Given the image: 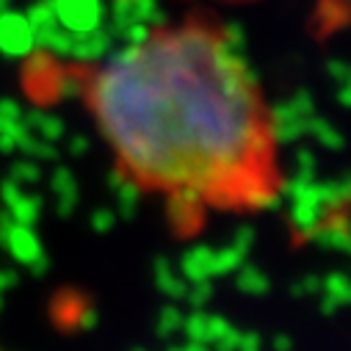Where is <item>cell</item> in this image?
I'll return each mask as SVG.
<instances>
[{
	"instance_id": "cell-16",
	"label": "cell",
	"mask_w": 351,
	"mask_h": 351,
	"mask_svg": "<svg viewBox=\"0 0 351 351\" xmlns=\"http://www.w3.org/2000/svg\"><path fill=\"white\" fill-rule=\"evenodd\" d=\"M169 351H213L210 343H202V340H189V343H180V346H171Z\"/></svg>"
},
{
	"instance_id": "cell-4",
	"label": "cell",
	"mask_w": 351,
	"mask_h": 351,
	"mask_svg": "<svg viewBox=\"0 0 351 351\" xmlns=\"http://www.w3.org/2000/svg\"><path fill=\"white\" fill-rule=\"evenodd\" d=\"M235 285H238V291H243L249 296H260L271 288L266 271H260L257 266H249V263H243V266L235 271Z\"/></svg>"
},
{
	"instance_id": "cell-7",
	"label": "cell",
	"mask_w": 351,
	"mask_h": 351,
	"mask_svg": "<svg viewBox=\"0 0 351 351\" xmlns=\"http://www.w3.org/2000/svg\"><path fill=\"white\" fill-rule=\"evenodd\" d=\"M155 274H158V282H160V288L169 293V296H186V288H189V282L180 277V274H174L171 271V263L169 260H158V266H155Z\"/></svg>"
},
{
	"instance_id": "cell-19",
	"label": "cell",
	"mask_w": 351,
	"mask_h": 351,
	"mask_svg": "<svg viewBox=\"0 0 351 351\" xmlns=\"http://www.w3.org/2000/svg\"><path fill=\"white\" fill-rule=\"evenodd\" d=\"M348 304H351V293H348Z\"/></svg>"
},
{
	"instance_id": "cell-18",
	"label": "cell",
	"mask_w": 351,
	"mask_h": 351,
	"mask_svg": "<svg viewBox=\"0 0 351 351\" xmlns=\"http://www.w3.org/2000/svg\"><path fill=\"white\" fill-rule=\"evenodd\" d=\"M241 351H263V348H260V346H257V348H241Z\"/></svg>"
},
{
	"instance_id": "cell-2",
	"label": "cell",
	"mask_w": 351,
	"mask_h": 351,
	"mask_svg": "<svg viewBox=\"0 0 351 351\" xmlns=\"http://www.w3.org/2000/svg\"><path fill=\"white\" fill-rule=\"evenodd\" d=\"M213 252L210 246H191L186 249L183 260H180V271L186 282H202V280H213Z\"/></svg>"
},
{
	"instance_id": "cell-13",
	"label": "cell",
	"mask_w": 351,
	"mask_h": 351,
	"mask_svg": "<svg viewBox=\"0 0 351 351\" xmlns=\"http://www.w3.org/2000/svg\"><path fill=\"white\" fill-rule=\"evenodd\" d=\"M238 343H241V329L230 326L221 337H216V340L210 343V348H213V351H238Z\"/></svg>"
},
{
	"instance_id": "cell-20",
	"label": "cell",
	"mask_w": 351,
	"mask_h": 351,
	"mask_svg": "<svg viewBox=\"0 0 351 351\" xmlns=\"http://www.w3.org/2000/svg\"><path fill=\"white\" fill-rule=\"evenodd\" d=\"M348 232H351V221H348Z\"/></svg>"
},
{
	"instance_id": "cell-14",
	"label": "cell",
	"mask_w": 351,
	"mask_h": 351,
	"mask_svg": "<svg viewBox=\"0 0 351 351\" xmlns=\"http://www.w3.org/2000/svg\"><path fill=\"white\" fill-rule=\"evenodd\" d=\"M254 243V227L252 224H238L235 232H232V246L241 249V252H249Z\"/></svg>"
},
{
	"instance_id": "cell-5",
	"label": "cell",
	"mask_w": 351,
	"mask_h": 351,
	"mask_svg": "<svg viewBox=\"0 0 351 351\" xmlns=\"http://www.w3.org/2000/svg\"><path fill=\"white\" fill-rule=\"evenodd\" d=\"M243 263H246V252H241V249H235V246L230 243V246L213 252V274H216V277L235 274V271L243 266Z\"/></svg>"
},
{
	"instance_id": "cell-12",
	"label": "cell",
	"mask_w": 351,
	"mask_h": 351,
	"mask_svg": "<svg viewBox=\"0 0 351 351\" xmlns=\"http://www.w3.org/2000/svg\"><path fill=\"white\" fill-rule=\"evenodd\" d=\"M291 293H293V296H315V293H321V277H315V274L299 277V280L291 285Z\"/></svg>"
},
{
	"instance_id": "cell-9",
	"label": "cell",
	"mask_w": 351,
	"mask_h": 351,
	"mask_svg": "<svg viewBox=\"0 0 351 351\" xmlns=\"http://www.w3.org/2000/svg\"><path fill=\"white\" fill-rule=\"evenodd\" d=\"M186 299H189V304H191L194 310H202L205 304H210V299H213V285H210V280L189 282V288H186Z\"/></svg>"
},
{
	"instance_id": "cell-17",
	"label": "cell",
	"mask_w": 351,
	"mask_h": 351,
	"mask_svg": "<svg viewBox=\"0 0 351 351\" xmlns=\"http://www.w3.org/2000/svg\"><path fill=\"white\" fill-rule=\"evenodd\" d=\"M274 351H293V340L288 335H277L274 337Z\"/></svg>"
},
{
	"instance_id": "cell-10",
	"label": "cell",
	"mask_w": 351,
	"mask_h": 351,
	"mask_svg": "<svg viewBox=\"0 0 351 351\" xmlns=\"http://www.w3.org/2000/svg\"><path fill=\"white\" fill-rule=\"evenodd\" d=\"M183 329H186L189 340H202V343H208V313L194 310L189 318H183Z\"/></svg>"
},
{
	"instance_id": "cell-1",
	"label": "cell",
	"mask_w": 351,
	"mask_h": 351,
	"mask_svg": "<svg viewBox=\"0 0 351 351\" xmlns=\"http://www.w3.org/2000/svg\"><path fill=\"white\" fill-rule=\"evenodd\" d=\"M39 64L86 103L117 155V183L243 205L271 199V111L238 42L213 20L155 25L103 61Z\"/></svg>"
},
{
	"instance_id": "cell-11",
	"label": "cell",
	"mask_w": 351,
	"mask_h": 351,
	"mask_svg": "<svg viewBox=\"0 0 351 351\" xmlns=\"http://www.w3.org/2000/svg\"><path fill=\"white\" fill-rule=\"evenodd\" d=\"M178 329H183V313L178 310V307H166L163 313H160V321H158V332L160 335H174Z\"/></svg>"
},
{
	"instance_id": "cell-8",
	"label": "cell",
	"mask_w": 351,
	"mask_h": 351,
	"mask_svg": "<svg viewBox=\"0 0 351 351\" xmlns=\"http://www.w3.org/2000/svg\"><path fill=\"white\" fill-rule=\"evenodd\" d=\"M324 189H326V205H329V210L348 205L351 202V174H346V178H340V180H332V183H324Z\"/></svg>"
},
{
	"instance_id": "cell-6",
	"label": "cell",
	"mask_w": 351,
	"mask_h": 351,
	"mask_svg": "<svg viewBox=\"0 0 351 351\" xmlns=\"http://www.w3.org/2000/svg\"><path fill=\"white\" fill-rule=\"evenodd\" d=\"M321 293H324V296H329V299H335V302L343 307V304H348L351 280H348L346 274H340V271H332V274L321 277Z\"/></svg>"
},
{
	"instance_id": "cell-3",
	"label": "cell",
	"mask_w": 351,
	"mask_h": 351,
	"mask_svg": "<svg viewBox=\"0 0 351 351\" xmlns=\"http://www.w3.org/2000/svg\"><path fill=\"white\" fill-rule=\"evenodd\" d=\"M310 238H313L315 243L326 246V249H337V252H346L351 232H348V224H346V221H332V224L321 221V224H318V227L310 232Z\"/></svg>"
},
{
	"instance_id": "cell-15",
	"label": "cell",
	"mask_w": 351,
	"mask_h": 351,
	"mask_svg": "<svg viewBox=\"0 0 351 351\" xmlns=\"http://www.w3.org/2000/svg\"><path fill=\"white\" fill-rule=\"evenodd\" d=\"M232 324L224 315H208V343H213L216 337H221Z\"/></svg>"
}]
</instances>
